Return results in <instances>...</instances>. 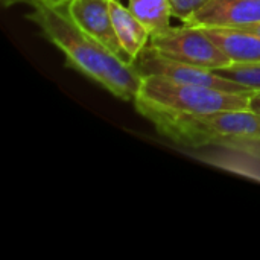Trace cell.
Segmentation results:
<instances>
[{
	"label": "cell",
	"mask_w": 260,
	"mask_h": 260,
	"mask_svg": "<svg viewBox=\"0 0 260 260\" xmlns=\"http://www.w3.org/2000/svg\"><path fill=\"white\" fill-rule=\"evenodd\" d=\"M27 20L64 55L69 67L101 85L113 96L134 102L143 82V76L136 64L119 56L84 32L70 17L66 6L40 2L27 14Z\"/></svg>",
	"instance_id": "6da1fadb"
},
{
	"label": "cell",
	"mask_w": 260,
	"mask_h": 260,
	"mask_svg": "<svg viewBox=\"0 0 260 260\" xmlns=\"http://www.w3.org/2000/svg\"><path fill=\"white\" fill-rule=\"evenodd\" d=\"M251 94L180 84L160 76H143L140 91L133 104L142 116L148 113L206 116L225 110L248 108Z\"/></svg>",
	"instance_id": "7a4b0ae2"
},
{
	"label": "cell",
	"mask_w": 260,
	"mask_h": 260,
	"mask_svg": "<svg viewBox=\"0 0 260 260\" xmlns=\"http://www.w3.org/2000/svg\"><path fill=\"white\" fill-rule=\"evenodd\" d=\"M146 117L155 129L174 143L203 148L225 146L235 140L260 137V114L250 108L225 110L206 116H171L148 113Z\"/></svg>",
	"instance_id": "3957f363"
},
{
	"label": "cell",
	"mask_w": 260,
	"mask_h": 260,
	"mask_svg": "<svg viewBox=\"0 0 260 260\" xmlns=\"http://www.w3.org/2000/svg\"><path fill=\"white\" fill-rule=\"evenodd\" d=\"M149 47L171 59L204 67L213 72L232 64L230 58L203 27H195L184 23L183 26H171L168 30L152 35Z\"/></svg>",
	"instance_id": "277c9868"
},
{
	"label": "cell",
	"mask_w": 260,
	"mask_h": 260,
	"mask_svg": "<svg viewBox=\"0 0 260 260\" xmlns=\"http://www.w3.org/2000/svg\"><path fill=\"white\" fill-rule=\"evenodd\" d=\"M134 64L142 73V76H160L180 84L209 87L230 93H254L245 88L244 85L218 75L213 70L171 59L151 49L149 44L143 49Z\"/></svg>",
	"instance_id": "5b68a950"
},
{
	"label": "cell",
	"mask_w": 260,
	"mask_h": 260,
	"mask_svg": "<svg viewBox=\"0 0 260 260\" xmlns=\"http://www.w3.org/2000/svg\"><path fill=\"white\" fill-rule=\"evenodd\" d=\"M260 21V0H209L184 24L195 27L245 29Z\"/></svg>",
	"instance_id": "8992f818"
},
{
	"label": "cell",
	"mask_w": 260,
	"mask_h": 260,
	"mask_svg": "<svg viewBox=\"0 0 260 260\" xmlns=\"http://www.w3.org/2000/svg\"><path fill=\"white\" fill-rule=\"evenodd\" d=\"M66 8L75 23L84 32L107 46L119 56L128 59L114 30L110 14V0H70Z\"/></svg>",
	"instance_id": "52a82bcc"
},
{
	"label": "cell",
	"mask_w": 260,
	"mask_h": 260,
	"mask_svg": "<svg viewBox=\"0 0 260 260\" xmlns=\"http://www.w3.org/2000/svg\"><path fill=\"white\" fill-rule=\"evenodd\" d=\"M110 14L113 18L117 40L131 62H136L139 55L151 41V32L145 24L123 6L119 0H110Z\"/></svg>",
	"instance_id": "ba28073f"
},
{
	"label": "cell",
	"mask_w": 260,
	"mask_h": 260,
	"mask_svg": "<svg viewBox=\"0 0 260 260\" xmlns=\"http://www.w3.org/2000/svg\"><path fill=\"white\" fill-rule=\"evenodd\" d=\"M232 62H260V35L242 29L203 27Z\"/></svg>",
	"instance_id": "9c48e42d"
},
{
	"label": "cell",
	"mask_w": 260,
	"mask_h": 260,
	"mask_svg": "<svg viewBox=\"0 0 260 260\" xmlns=\"http://www.w3.org/2000/svg\"><path fill=\"white\" fill-rule=\"evenodd\" d=\"M128 8L151 32V37L171 27L169 0H128Z\"/></svg>",
	"instance_id": "30bf717a"
},
{
	"label": "cell",
	"mask_w": 260,
	"mask_h": 260,
	"mask_svg": "<svg viewBox=\"0 0 260 260\" xmlns=\"http://www.w3.org/2000/svg\"><path fill=\"white\" fill-rule=\"evenodd\" d=\"M215 72L230 81L244 85L250 91H260V62H232Z\"/></svg>",
	"instance_id": "8fae6325"
},
{
	"label": "cell",
	"mask_w": 260,
	"mask_h": 260,
	"mask_svg": "<svg viewBox=\"0 0 260 260\" xmlns=\"http://www.w3.org/2000/svg\"><path fill=\"white\" fill-rule=\"evenodd\" d=\"M209 0H169L172 17L186 23L195 12H198Z\"/></svg>",
	"instance_id": "7c38bea8"
},
{
	"label": "cell",
	"mask_w": 260,
	"mask_h": 260,
	"mask_svg": "<svg viewBox=\"0 0 260 260\" xmlns=\"http://www.w3.org/2000/svg\"><path fill=\"white\" fill-rule=\"evenodd\" d=\"M225 149L230 151H238L242 154H247L253 158L260 160V137H254V139H244V140H235L229 145L224 146Z\"/></svg>",
	"instance_id": "4fadbf2b"
},
{
	"label": "cell",
	"mask_w": 260,
	"mask_h": 260,
	"mask_svg": "<svg viewBox=\"0 0 260 260\" xmlns=\"http://www.w3.org/2000/svg\"><path fill=\"white\" fill-rule=\"evenodd\" d=\"M3 8H11L15 5H30L32 8L37 5V0H0Z\"/></svg>",
	"instance_id": "5bb4252c"
},
{
	"label": "cell",
	"mask_w": 260,
	"mask_h": 260,
	"mask_svg": "<svg viewBox=\"0 0 260 260\" xmlns=\"http://www.w3.org/2000/svg\"><path fill=\"white\" fill-rule=\"evenodd\" d=\"M251 111L260 114V91H254L251 96H250V107H248Z\"/></svg>",
	"instance_id": "9a60e30c"
},
{
	"label": "cell",
	"mask_w": 260,
	"mask_h": 260,
	"mask_svg": "<svg viewBox=\"0 0 260 260\" xmlns=\"http://www.w3.org/2000/svg\"><path fill=\"white\" fill-rule=\"evenodd\" d=\"M242 30H248V32H251V34L260 35V21L259 23H254V24H251V26H247V27H245V29H242Z\"/></svg>",
	"instance_id": "2e32d148"
},
{
	"label": "cell",
	"mask_w": 260,
	"mask_h": 260,
	"mask_svg": "<svg viewBox=\"0 0 260 260\" xmlns=\"http://www.w3.org/2000/svg\"><path fill=\"white\" fill-rule=\"evenodd\" d=\"M70 0H46V3L53 5V6H66Z\"/></svg>",
	"instance_id": "e0dca14e"
},
{
	"label": "cell",
	"mask_w": 260,
	"mask_h": 260,
	"mask_svg": "<svg viewBox=\"0 0 260 260\" xmlns=\"http://www.w3.org/2000/svg\"><path fill=\"white\" fill-rule=\"evenodd\" d=\"M40 2H46V0H37V3H40Z\"/></svg>",
	"instance_id": "ac0fdd59"
}]
</instances>
